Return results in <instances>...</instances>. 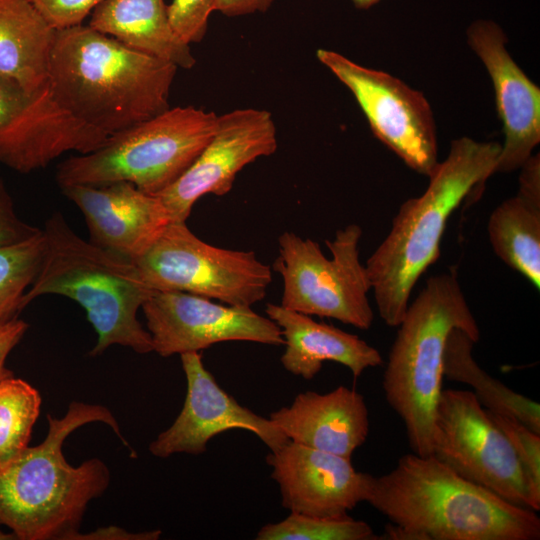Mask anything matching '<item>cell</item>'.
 <instances>
[{
	"mask_svg": "<svg viewBox=\"0 0 540 540\" xmlns=\"http://www.w3.org/2000/svg\"><path fill=\"white\" fill-rule=\"evenodd\" d=\"M366 502L417 540H538L536 511L470 482L433 455L408 453L373 476Z\"/></svg>",
	"mask_w": 540,
	"mask_h": 540,
	"instance_id": "obj_4",
	"label": "cell"
},
{
	"mask_svg": "<svg viewBox=\"0 0 540 540\" xmlns=\"http://www.w3.org/2000/svg\"><path fill=\"white\" fill-rule=\"evenodd\" d=\"M397 327L382 388L387 403L404 423L412 451L431 455L447 337L453 328H460L477 342L480 338L456 271L428 278Z\"/></svg>",
	"mask_w": 540,
	"mask_h": 540,
	"instance_id": "obj_6",
	"label": "cell"
},
{
	"mask_svg": "<svg viewBox=\"0 0 540 540\" xmlns=\"http://www.w3.org/2000/svg\"><path fill=\"white\" fill-rule=\"evenodd\" d=\"M487 233L491 247L510 268L540 289V204L518 194L490 214Z\"/></svg>",
	"mask_w": 540,
	"mask_h": 540,
	"instance_id": "obj_24",
	"label": "cell"
},
{
	"mask_svg": "<svg viewBox=\"0 0 540 540\" xmlns=\"http://www.w3.org/2000/svg\"><path fill=\"white\" fill-rule=\"evenodd\" d=\"M41 402L38 390L25 380L14 375L0 380V465L29 446Z\"/></svg>",
	"mask_w": 540,
	"mask_h": 540,
	"instance_id": "obj_25",
	"label": "cell"
},
{
	"mask_svg": "<svg viewBox=\"0 0 540 540\" xmlns=\"http://www.w3.org/2000/svg\"><path fill=\"white\" fill-rule=\"evenodd\" d=\"M216 0H172L167 5L170 24L176 34L189 45L200 42L208 27Z\"/></svg>",
	"mask_w": 540,
	"mask_h": 540,
	"instance_id": "obj_29",
	"label": "cell"
},
{
	"mask_svg": "<svg viewBox=\"0 0 540 540\" xmlns=\"http://www.w3.org/2000/svg\"><path fill=\"white\" fill-rule=\"evenodd\" d=\"M278 146L272 114L264 109L240 108L218 116L216 130L191 166L157 194L171 222H186L194 204L206 194L231 191L237 174Z\"/></svg>",
	"mask_w": 540,
	"mask_h": 540,
	"instance_id": "obj_13",
	"label": "cell"
},
{
	"mask_svg": "<svg viewBox=\"0 0 540 540\" xmlns=\"http://www.w3.org/2000/svg\"><path fill=\"white\" fill-rule=\"evenodd\" d=\"M274 0H216L215 11L226 16H242L266 12Z\"/></svg>",
	"mask_w": 540,
	"mask_h": 540,
	"instance_id": "obj_33",
	"label": "cell"
},
{
	"mask_svg": "<svg viewBox=\"0 0 540 540\" xmlns=\"http://www.w3.org/2000/svg\"><path fill=\"white\" fill-rule=\"evenodd\" d=\"M265 312L281 329L285 351L283 367L306 380L314 378L325 361L347 367L355 378L382 364L379 351L355 334L315 321L282 305L267 303Z\"/></svg>",
	"mask_w": 540,
	"mask_h": 540,
	"instance_id": "obj_20",
	"label": "cell"
},
{
	"mask_svg": "<svg viewBox=\"0 0 540 540\" xmlns=\"http://www.w3.org/2000/svg\"><path fill=\"white\" fill-rule=\"evenodd\" d=\"M218 115L194 106L169 108L108 136L98 149L72 156L56 171L60 188L129 182L157 195L191 166L213 136Z\"/></svg>",
	"mask_w": 540,
	"mask_h": 540,
	"instance_id": "obj_7",
	"label": "cell"
},
{
	"mask_svg": "<svg viewBox=\"0 0 540 540\" xmlns=\"http://www.w3.org/2000/svg\"><path fill=\"white\" fill-rule=\"evenodd\" d=\"M28 328L29 325L19 318L0 326V380L14 375L6 367V360L12 350L20 343Z\"/></svg>",
	"mask_w": 540,
	"mask_h": 540,
	"instance_id": "obj_32",
	"label": "cell"
},
{
	"mask_svg": "<svg viewBox=\"0 0 540 540\" xmlns=\"http://www.w3.org/2000/svg\"><path fill=\"white\" fill-rule=\"evenodd\" d=\"M142 310L153 351L162 357L200 352L226 341L284 344L280 327L252 307L180 291H154Z\"/></svg>",
	"mask_w": 540,
	"mask_h": 540,
	"instance_id": "obj_12",
	"label": "cell"
},
{
	"mask_svg": "<svg viewBox=\"0 0 540 540\" xmlns=\"http://www.w3.org/2000/svg\"><path fill=\"white\" fill-rule=\"evenodd\" d=\"M476 342L460 328L450 331L444 348L443 376L471 386L473 394L486 410L513 416L540 433L539 403L510 389L484 371L472 355Z\"/></svg>",
	"mask_w": 540,
	"mask_h": 540,
	"instance_id": "obj_23",
	"label": "cell"
},
{
	"mask_svg": "<svg viewBox=\"0 0 540 540\" xmlns=\"http://www.w3.org/2000/svg\"><path fill=\"white\" fill-rule=\"evenodd\" d=\"M256 540H379L372 527L348 515L339 518L315 517L291 512L277 523L260 528Z\"/></svg>",
	"mask_w": 540,
	"mask_h": 540,
	"instance_id": "obj_27",
	"label": "cell"
},
{
	"mask_svg": "<svg viewBox=\"0 0 540 540\" xmlns=\"http://www.w3.org/2000/svg\"><path fill=\"white\" fill-rule=\"evenodd\" d=\"M291 512L339 518L367 500L373 475L357 471L351 458L288 441L266 457Z\"/></svg>",
	"mask_w": 540,
	"mask_h": 540,
	"instance_id": "obj_17",
	"label": "cell"
},
{
	"mask_svg": "<svg viewBox=\"0 0 540 540\" xmlns=\"http://www.w3.org/2000/svg\"><path fill=\"white\" fill-rule=\"evenodd\" d=\"M488 411V410H487ZM508 437L519 460L527 486L530 509L540 510V433L513 416L488 411Z\"/></svg>",
	"mask_w": 540,
	"mask_h": 540,
	"instance_id": "obj_28",
	"label": "cell"
},
{
	"mask_svg": "<svg viewBox=\"0 0 540 540\" xmlns=\"http://www.w3.org/2000/svg\"><path fill=\"white\" fill-rule=\"evenodd\" d=\"M133 262L153 291L186 292L233 306L252 307L272 282L270 266L255 252L208 244L186 222H170Z\"/></svg>",
	"mask_w": 540,
	"mask_h": 540,
	"instance_id": "obj_9",
	"label": "cell"
},
{
	"mask_svg": "<svg viewBox=\"0 0 540 540\" xmlns=\"http://www.w3.org/2000/svg\"><path fill=\"white\" fill-rule=\"evenodd\" d=\"M381 1L382 0H351V2L356 8L363 10L369 9Z\"/></svg>",
	"mask_w": 540,
	"mask_h": 540,
	"instance_id": "obj_34",
	"label": "cell"
},
{
	"mask_svg": "<svg viewBox=\"0 0 540 540\" xmlns=\"http://www.w3.org/2000/svg\"><path fill=\"white\" fill-rule=\"evenodd\" d=\"M44 252L43 231L25 241L0 247V326L18 318Z\"/></svg>",
	"mask_w": 540,
	"mask_h": 540,
	"instance_id": "obj_26",
	"label": "cell"
},
{
	"mask_svg": "<svg viewBox=\"0 0 540 540\" xmlns=\"http://www.w3.org/2000/svg\"><path fill=\"white\" fill-rule=\"evenodd\" d=\"M88 26L178 68L191 69L196 63L190 45L173 30L163 0H103Z\"/></svg>",
	"mask_w": 540,
	"mask_h": 540,
	"instance_id": "obj_21",
	"label": "cell"
},
{
	"mask_svg": "<svg viewBox=\"0 0 540 540\" xmlns=\"http://www.w3.org/2000/svg\"><path fill=\"white\" fill-rule=\"evenodd\" d=\"M61 190L81 210L89 241L131 261L141 256L171 222L157 195L129 182L71 185Z\"/></svg>",
	"mask_w": 540,
	"mask_h": 540,
	"instance_id": "obj_18",
	"label": "cell"
},
{
	"mask_svg": "<svg viewBox=\"0 0 540 540\" xmlns=\"http://www.w3.org/2000/svg\"><path fill=\"white\" fill-rule=\"evenodd\" d=\"M180 358L187 381L184 405L172 425L150 443L153 456L200 455L211 438L236 428L254 433L270 451L289 441L269 418L241 406L222 389L205 368L200 352L182 353Z\"/></svg>",
	"mask_w": 540,
	"mask_h": 540,
	"instance_id": "obj_15",
	"label": "cell"
},
{
	"mask_svg": "<svg viewBox=\"0 0 540 540\" xmlns=\"http://www.w3.org/2000/svg\"><path fill=\"white\" fill-rule=\"evenodd\" d=\"M269 419L295 443L351 458L369 434V411L361 393L338 386L327 393H299Z\"/></svg>",
	"mask_w": 540,
	"mask_h": 540,
	"instance_id": "obj_19",
	"label": "cell"
},
{
	"mask_svg": "<svg viewBox=\"0 0 540 540\" xmlns=\"http://www.w3.org/2000/svg\"><path fill=\"white\" fill-rule=\"evenodd\" d=\"M55 32L28 0H0V75L28 95L48 91Z\"/></svg>",
	"mask_w": 540,
	"mask_h": 540,
	"instance_id": "obj_22",
	"label": "cell"
},
{
	"mask_svg": "<svg viewBox=\"0 0 540 540\" xmlns=\"http://www.w3.org/2000/svg\"><path fill=\"white\" fill-rule=\"evenodd\" d=\"M47 419L43 442L0 465V523L20 540H76L87 506L106 491L110 472L99 458L72 466L63 454L65 439L83 425L102 422L135 453L104 406L73 401L63 417Z\"/></svg>",
	"mask_w": 540,
	"mask_h": 540,
	"instance_id": "obj_2",
	"label": "cell"
},
{
	"mask_svg": "<svg viewBox=\"0 0 540 540\" xmlns=\"http://www.w3.org/2000/svg\"><path fill=\"white\" fill-rule=\"evenodd\" d=\"M177 69L78 25L55 32L49 87L65 111L110 136L169 109Z\"/></svg>",
	"mask_w": 540,
	"mask_h": 540,
	"instance_id": "obj_1",
	"label": "cell"
},
{
	"mask_svg": "<svg viewBox=\"0 0 540 540\" xmlns=\"http://www.w3.org/2000/svg\"><path fill=\"white\" fill-rule=\"evenodd\" d=\"M361 237L362 229L357 224L337 230L332 240H325L332 255L327 258L312 239L283 232L273 264L283 280L280 305L369 329L374 312L368 299L370 280L359 258Z\"/></svg>",
	"mask_w": 540,
	"mask_h": 540,
	"instance_id": "obj_8",
	"label": "cell"
},
{
	"mask_svg": "<svg viewBox=\"0 0 540 540\" xmlns=\"http://www.w3.org/2000/svg\"><path fill=\"white\" fill-rule=\"evenodd\" d=\"M1 526H3V525L0 523V540H14V539H17L16 536L14 535V533L2 530Z\"/></svg>",
	"mask_w": 540,
	"mask_h": 540,
	"instance_id": "obj_35",
	"label": "cell"
},
{
	"mask_svg": "<svg viewBox=\"0 0 540 540\" xmlns=\"http://www.w3.org/2000/svg\"><path fill=\"white\" fill-rule=\"evenodd\" d=\"M41 231L18 216L13 199L0 178V247L25 241Z\"/></svg>",
	"mask_w": 540,
	"mask_h": 540,
	"instance_id": "obj_31",
	"label": "cell"
},
{
	"mask_svg": "<svg viewBox=\"0 0 540 540\" xmlns=\"http://www.w3.org/2000/svg\"><path fill=\"white\" fill-rule=\"evenodd\" d=\"M501 144L469 137L452 140L446 158L438 162L425 192L406 200L393 218L381 244L365 268L380 318L397 327L412 290L440 257V245L452 213L495 174Z\"/></svg>",
	"mask_w": 540,
	"mask_h": 540,
	"instance_id": "obj_3",
	"label": "cell"
},
{
	"mask_svg": "<svg viewBox=\"0 0 540 540\" xmlns=\"http://www.w3.org/2000/svg\"><path fill=\"white\" fill-rule=\"evenodd\" d=\"M466 35L469 47L491 78L503 127L504 143L495 173L515 171L540 142V89L509 54L507 36L496 22L475 20Z\"/></svg>",
	"mask_w": 540,
	"mask_h": 540,
	"instance_id": "obj_16",
	"label": "cell"
},
{
	"mask_svg": "<svg viewBox=\"0 0 540 540\" xmlns=\"http://www.w3.org/2000/svg\"><path fill=\"white\" fill-rule=\"evenodd\" d=\"M105 140V134L65 111L50 89L28 95L0 75V164L30 173L69 151L92 152Z\"/></svg>",
	"mask_w": 540,
	"mask_h": 540,
	"instance_id": "obj_14",
	"label": "cell"
},
{
	"mask_svg": "<svg viewBox=\"0 0 540 540\" xmlns=\"http://www.w3.org/2000/svg\"><path fill=\"white\" fill-rule=\"evenodd\" d=\"M431 455L464 479L530 509L515 451L472 391L442 389L434 418Z\"/></svg>",
	"mask_w": 540,
	"mask_h": 540,
	"instance_id": "obj_10",
	"label": "cell"
},
{
	"mask_svg": "<svg viewBox=\"0 0 540 540\" xmlns=\"http://www.w3.org/2000/svg\"><path fill=\"white\" fill-rule=\"evenodd\" d=\"M317 59L353 94L374 136L415 172L438 164L436 125L423 93L399 78L319 48Z\"/></svg>",
	"mask_w": 540,
	"mask_h": 540,
	"instance_id": "obj_11",
	"label": "cell"
},
{
	"mask_svg": "<svg viewBox=\"0 0 540 540\" xmlns=\"http://www.w3.org/2000/svg\"><path fill=\"white\" fill-rule=\"evenodd\" d=\"M55 30L82 25L103 0H28Z\"/></svg>",
	"mask_w": 540,
	"mask_h": 540,
	"instance_id": "obj_30",
	"label": "cell"
},
{
	"mask_svg": "<svg viewBox=\"0 0 540 540\" xmlns=\"http://www.w3.org/2000/svg\"><path fill=\"white\" fill-rule=\"evenodd\" d=\"M42 231V262L23 296L22 310L41 295H62L82 306L97 333L91 356L112 345L152 352L150 333L137 312L154 291L134 262L81 238L61 213L52 214Z\"/></svg>",
	"mask_w": 540,
	"mask_h": 540,
	"instance_id": "obj_5",
	"label": "cell"
}]
</instances>
